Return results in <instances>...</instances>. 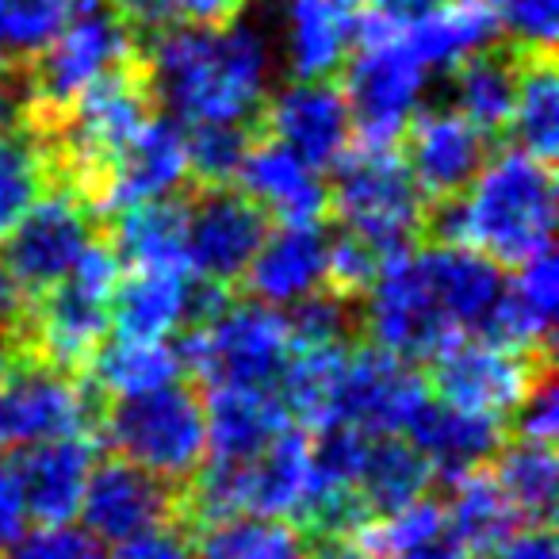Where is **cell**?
Segmentation results:
<instances>
[{
  "instance_id": "cell-42",
  "label": "cell",
  "mask_w": 559,
  "mask_h": 559,
  "mask_svg": "<svg viewBox=\"0 0 559 559\" xmlns=\"http://www.w3.org/2000/svg\"><path fill=\"white\" fill-rule=\"evenodd\" d=\"M556 368L536 376V383L525 391V399L518 403V411L510 414V437L521 441H540L556 444L559 429V395H556Z\"/></svg>"
},
{
  "instance_id": "cell-8",
  "label": "cell",
  "mask_w": 559,
  "mask_h": 559,
  "mask_svg": "<svg viewBox=\"0 0 559 559\" xmlns=\"http://www.w3.org/2000/svg\"><path fill=\"white\" fill-rule=\"evenodd\" d=\"M360 334L403 365H429L437 353L460 342V330L444 319L421 276L418 253H399L383 261L380 280L360 304Z\"/></svg>"
},
{
  "instance_id": "cell-15",
  "label": "cell",
  "mask_w": 559,
  "mask_h": 559,
  "mask_svg": "<svg viewBox=\"0 0 559 559\" xmlns=\"http://www.w3.org/2000/svg\"><path fill=\"white\" fill-rule=\"evenodd\" d=\"M257 127L264 139L280 142L311 169H330L353 142V116L334 78L292 81L272 100L261 104Z\"/></svg>"
},
{
  "instance_id": "cell-40",
  "label": "cell",
  "mask_w": 559,
  "mask_h": 559,
  "mask_svg": "<svg viewBox=\"0 0 559 559\" xmlns=\"http://www.w3.org/2000/svg\"><path fill=\"white\" fill-rule=\"evenodd\" d=\"M388 257L365 241L360 234L345 230L334 241H326V269H322V288L334 292L353 304H365V296L372 292V284L380 280V269Z\"/></svg>"
},
{
  "instance_id": "cell-27",
  "label": "cell",
  "mask_w": 559,
  "mask_h": 559,
  "mask_svg": "<svg viewBox=\"0 0 559 559\" xmlns=\"http://www.w3.org/2000/svg\"><path fill=\"white\" fill-rule=\"evenodd\" d=\"M188 269H131L111 299V326L123 342H165L185 322Z\"/></svg>"
},
{
  "instance_id": "cell-34",
  "label": "cell",
  "mask_w": 559,
  "mask_h": 559,
  "mask_svg": "<svg viewBox=\"0 0 559 559\" xmlns=\"http://www.w3.org/2000/svg\"><path fill=\"white\" fill-rule=\"evenodd\" d=\"M449 521L460 540H464V548L472 551V559L487 556L490 548H498L521 525L513 506L506 502L498 479L490 475V464L472 467L460 479H452Z\"/></svg>"
},
{
  "instance_id": "cell-46",
  "label": "cell",
  "mask_w": 559,
  "mask_h": 559,
  "mask_svg": "<svg viewBox=\"0 0 559 559\" xmlns=\"http://www.w3.org/2000/svg\"><path fill=\"white\" fill-rule=\"evenodd\" d=\"M108 4L142 47L162 32H169V27H180L177 0H108Z\"/></svg>"
},
{
  "instance_id": "cell-18",
  "label": "cell",
  "mask_w": 559,
  "mask_h": 559,
  "mask_svg": "<svg viewBox=\"0 0 559 559\" xmlns=\"http://www.w3.org/2000/svg\"><path fill=\"white\" fill-rule=\"evenodd\" d=\"M96 433H70L32 449L16 464L24 506L43 525H70L81 513L88 475L96 467Z\"/></svg>"
},
{
  "instance_id": "cell-4",
  "label": "cell",
  "mask_w": 559,
  "mask_h": 559,
  "mask_svg": "<svg viewBox=\"0 0 559 559\" xmlns=\"http://www.w3.org/2000/svg\"><path fill=\"white\" fill-rule=\"evenodd\" d=\"M326 180L330 223L372 241L383 257L414 253L421 246V211L426 195L418 192L399 146L357 142L337 154Z\"/></svg>"
},
{
  "instance_id": "cell-25",
  "label": "cell",
  "mask_w": 559,
  "mask_h": 559,
  "mask_svg": "<svg viewBox=\"0 0 559 559\" xmlns=\"http://www.w3.org/2000/svg\"><path fill=\"white\" fill-rule=\"evenodd\" d=\"M357 0H288V62L296 81L342 73L353 55Z\"/></svg>"
},
{
  "instance_id": "cell-28",
  "label": "cell",
  "mask_w": 559,
  "mask_h": 559,
  "mask_svg": "<svg viewBox=\"0 0 559 559\" xmlns=\"http://www.w3.org/2000/svg\"><path fill=\"white\" fill-rule=\"evenodd\" d=\"M307 479H311V429L288 426L253 460H246V513L292 518L304 502Z\"/></svg>"
},
{
  "instance_id": "cell-22",
  "label": "cell",
  "mask_w": 559,
  "mask_h": 559,
  "mask_svg": "<svg viewBox=\"0 0 559 559\" xmlns=\"http://www.w3.org/2000/svg\"><path fill=\"white\" fill-rule=\"evenodd\" d=\"M421 276L433 292L437 307L456 330H479L490 307L502 296L506 280L490 257L467 246H421Z\"/></svg>"
},
{
  "instance_id": "cell-5",
  "label": "cell",
  "mask_w": 559,
  "mask_h": 559,
  "mask_svg": "<svg viewBox=\"0 0 559 559\" xmlns=\"http://www.w3.org/2000/svg\"><path fill=\"white\" fill-rule=\"evenodd\" d=\"M96 437L116 456L185 483L207 460V411L200 383H165L142 395L104 399Z\"/></svg>"
},
{
  "instance_id": "cell-16",
  "label": "cell",
  "mask_w": 559,
  "mask_h": 559,
  "mask_svg": "<svg viewBox=\"0 0 559 559\" xmlns=\"http://www.w3.org/2000/svg\"><path fill=\"white\" fill-rule=\"evenodd\" d=\"M490 142L495 139L467 123L460 111H414L406 131L399 134V154L429 203L464 195L490 162Z\"/></svg>"
},
{
  "instance_id": "cell-32",
  "label": "cell",
  "mask_w": 559,
  "mask_h": 559,
  "mask_svg": "<svg viewBox=\"0 0 559 559\" xmlns=\"http://www.w3.org/2000/svg\"><path fill=\"white\" fill-rule=\"evenodd\" d=\"M429 487H433V467L414 444L399 441V437L368 444L357 475V495L372 518H388V513L418 502L429 495Z\"/></svg>"
},
{
  "instance_id": "cell-53",
  "label": "cell",
  "mask_w": 559,
  "mask_h": 559,
  "mask_svg": "<svg viewBox=\"0 0 559 559\" xmlns=\"http://www.w3.org/2000/svg\"><path fill=\"white\" fill-rule=\"evenodd\" d=\"M4 73H9V62H4V55H0V78H4Z\"/></svg>"
},
{
  "instance_id": "cell-20",
  "label": "cell",
  "mask_w": 559,
  "mask_h": 559,
  "mask_svg": "<svg viewBox=\"0 0 559 559\" xmlns=\"http://www.w3.org/2000/svg\"><path fill=\"white\" fill-rule=\"evenodd\" d=\"M326 234L322 226H280L261 241L253 261L241 272V292L257 304H296L322 284L326 269Z\"/></svg>"
},
{
  "instance_id": "cell-12",
  "label": "cell",
  "mask_w": 559,
  "mask_h": 559,
  "mask_svg": "<svg viewBox=\"0 0 559 559\" xmlns=\"http://www.w3.org/2000/svg\"><path fill=\"white\" fill-rule=\"evenodd\" d=\"M264 238L269 215L241 188H185V253L195 276L238 288Z\"/></svg>"
},
{
  "instance_id": "cell-7",
  "label": "cell",
  "mask_w": 559,
  "mask_h": 559,
  "mask_svg": "<svg viewBox=\"0 0 559 559\" xmlns=\"http://www.w3.org/2000/svg\"><path fill=\"white\" fill-rule=\"evenodd\" d=\"M104 399L85 376L20 357L0 383V452L35 449L70 433H96Z\"/></svg>"
},
{
  "instance_id": "cell-45",
  "label": "cell",
  "mask_w": 559,
  "mask_h": 559,
  "mask_svg": "<svg viewBox=\"0 0 559 559\" xmlns=\"http://www.w3.org/2000/svg\"><path fill=\"white\" fill-rule=\"evenodd\" d=\"M111 559H195V533L180 521L157 525L131 540H119Z\"/></svg>"
},
{
  "instance_id": "cell-10",
  "label": "cell",
  "mask_w": 559,
  "mask_h": 559,
  "mask_svg": "<svg viewBox=\"0 0 559 559\" xmlns=\"http://www.w3.org/2000/svg\"><path fill=\"white\" fill-rule=\"evenodd\" d=\"M104 226L108 223L81 195L55 185L9 230L0 264L9 269V276L20 284V292L27 299H35L73 269V261L85 253V246L96 234H104Z\"/></svg>"
},
{
  "instance_id": "cell-51",
  "label": "cell",
  "mask_w": 559,
  "mask_h": 559,
  "mask_svg": "<svg viewBox=\"0 0 559 559\" xmlns=\"http://www.w3.org/2000/svg\"><path fill=\"white\" fill-rule=\"evenodd\" d=\"M20 360V345H16V334H12V326H0V383L9 380L12 365Z\"/></svg>"
},
{
  "instance_id": "cell-6",
  "label": "cell",
  "mask_w": 559,
  "mask_h": 559,
  "mask_svg": "<svg viewBox=\"0 0 559 559\" xmlns=\"http://www.w3.org/2000/svg\"><path fill=\"white\" fill-rule=\"evenodd\" d=\"M173 349L200 388H272L292 357V334L269 304L234 296L207 326L180 330Z\"/></svg>"
},
{
  "instance_id": "cell-35",
  "label": "cell",
  "mask_w": 559,
  "mask_h": 559,
  "mask_svg": "<svg viewBox=\"0 0 559 559\" xmlns=\"http://www.w3.org/2000/svg\"><path fill=\"white\" fill-rule=\"evenodd\" d=\"M307 540L284 518H241L218 521L195 533V559H304Z\"/></svg>"
},
{
  "instance_id": "cell-44",
  "label": "cell",
  "mask_w": 559,
  "mask_h": 559,
  "mask_svg": "<svg viewBox=\"0 0 559 559\" xmlns=\"http://www.w3.org/2000/svg\"><path fill=\"white\" fill-rule=\"evenodd\" d=\"M518 276H513L510 288L518 292L521 299H525L533 311H540L544 319L556 322V304H559V264H556V253L548 249H540V253L533 257V261H525L521 269H513Z\"/></svg>"
},
{
  "instance_id": "cell-24",
  "label": "cell",
  "mask_w": 559,
  "mask_h": 559,
  "mask_svg": "<svg viewBox=\"0 0 559 559\" xmlns=\"http://www.w3.org/2000/svg\"><path fill=\"white\" fill-rule=\"evenodd\" d=\"M525 50L513 43H490V47L467 55L464 62L452 66V96L467 123L479 127L487 139H502L510 131L513 100H518V73Z\"/></svg>"
},
{
  "instance_id": "cell-11",
  "label": "cell",
  "mask_w": 559,
  "mask_h": 559,
  "mask_svg": "<svg viewBox=\"0 0 559 559\" xmlns=\"http://www.w3.org/2000/svg\"><path fill=\"white\" fill-rule=\"evenodd\" d=\"M342 93L349 104L357 142L399 146L411 116L418 111V96L426 85V66L411 50L406 35L388 43L357 47L342 66Z\"/></svg>"
},
{
  "instance_id": "cell-17",
  "label": "cell",
  "mask_w": 559,
  "mask_h": 559,
  "mask_svg": "<svg viewBox=\"0 0 559 559\" xmlns=\"http://www.w3.org/2000/svg\"><path fill=\"white\" fill-rule=\"evenodd\" d=\"M238 185L257 207L280 226H326L330 192L319 169L299 162L272 139H257L238 169Z\"/></svg>"
},
{
  "instance_id": "cell-3",
  "label": "cell",
  "mask_w": 559,
  "mask_h": 559,
  "mask_svg": "<svg viewBox=\"0 0 559 559\" xmlns=\"http://www.w3.org/2000/svg\"><path fill=\"white\" fill-rule=\"evenodd\" d=\"M556 169L525 150H502L464 192V246L498 269H521L551 246Z\"/></svg>"
},
{
  "instance_id": "cell-2",
  "label": "cell",
  "mask_w": 559,
  "mask_h": 559,
  "mask_svg": "<svg viewBox=\"0 0 559 559\" xmlns=\"http://www.w3.org/2000/svg\"><path fill=\"white\" fill-rule=\"evenodd\" d=\"M119 280H123V261L104 226V234L88 241L73 269L43 296L27 299L24 314L12 322L20 357L55 365L70 376H85L96 349L108 342L111 299Z\"/></svg>"
},
{
  "instance_id": "cell-43",
  "label": "cell",
  "mask_w": 559,
  "mask_h": 559,
  "mask_svg": "<svg viewBox=\"0 0 559 559\" xmlns=\"http://www.w3.org/2000/svg\"><path fill=\"white\" fill-rule=\"evenodd\" d=\"M9 559H104V548L88 528L73 525H43L12 544Z\"/></svg>"
},
{
  "instance_id": "cell-52",
  "label": "cell",
  "mask_w": 559,
  "mask_h": 559,
  "mask_svg": "<svg viewBox=\"0 0 559 559\" xmlns=\"http://www.w3.org/2000/svg\"><path fill=\"white\" fill-rule=\"evenodd\" d=\"M304 559H365V556L345 540H326V544H314L311 556H304Z\"/></svg>"
},
{
  "instance_id": "cell-36",
  "label": "cell",
  "mask_w": 559,
  "mask_h": 559,
  "mask_svg": "<svg viewBox=\"0 0 559 559\" xmlns=\"http://www.w3.org/2000/svg\"><path fill=\"white\" fill-rule=\"evenodd\" d=\"M50 188V165L43 146L24 131L0 134V241L32 211V203Z\"/></svg>"
},
{
  "instance_id": "cell-31",
  "label": "cell",
  "mask_w": 559,
  "mask_h": 559,
  "mask_svg": "<svg viewBox=\"0 0 559 559\" xmlns=\"http://www.w3.org/2000/svg\"><path fill=\"white\" fill-rule=\"evenodd\" d=\"M510 131L518 150L556 165L559 150V73L556 50H525L518 73V100H513Z\"/></svg>"
},
{
  "instance_id": "cell-21",
  "label": "cell",
  "mask_w": 559,
  "mask_h": 559,
  "mask_svg": "<svg viewBox=\"0 0 559 559\" xmlns=\"http://www.w3.org/2000/svg\"><path fill=\"white\" fill-rule=\"evenodd\" d=\"M411 444L429 460L433 475L441 479H460L472 467H483L495 460V452L506 444V429L495 418H479V414L456 411L444 403H426L411 418Z\"/></svg>"
},
{
  "instance_id": "cell-49",
  "label": "cell",
  "mask_w": 559,
  "mask_h": 559,
  "mask_svg": "<svg viewBox=\"0 0 559 559\" xmlns=\"http://www.w3.org/2000/svg\"><path fill=\"white\" fill-rule=\"evenodd\" d=\"M479 559H559L556 556V533L551 525H528L525 533L506 536L498 548H490Z\"/></svg>"
},
{
  "instance_id": "cell-19",
  "label": "cell",
  "mask_w": 559,
  "mask_h": 559,
  "mask_svg": "<svg viewBox=\"0 0 559 559\" xmlns=\"http://www.w3.org/2000/svg\"><path fill=\"white\" fill-rule=\"evenodd\" d=\"M188 188V146L185 127L173 116H154L119 154L111 169V192H108V218L116 211L131 207L142 200L173 195Z\"/></svg>"
},
{
  "instance_id": "cell-14",
  "label": "cell",
  "mask_w": 559,
  "mask_h": 559,
  "mask_svg": "<svg viewBox=\"0 0 559 559\" xmlns=\"http://www.w3.org/2000/svg\"><path fill=\"white\" fill-rule=\"evenodd\" d=\"M81 518L96 540H131L157 525H185V483L162 479L123 456H111L93 467Z\"/></svg>"
},
{
  "instance_id": "cell-50",
  "label": "cell",
  "mask_w": 559,
  "mask_h": 559,
  "mask_svg": "<svg viewBox=\"0 0 559 559\" xmlns=\"http://www.w3.org/2000/svg\"><path fill=\"white\" fill-rule=\"evenodd\" d=\"M27 307V296L20 292V284L9 276V269L0 264V326H12V322L24 314Z\"/></svg>"
},
{
  "instance_id": "cell-48",
  "label": "cell",
  "mask_w": 559,
  "mask_h": 559,
  "mask_svg": "<svg viewBox=\"0 0 559 559\" xmlns=\"http://www.w3.org/2000/svg\"><path fill=\"white\" fill-rule=\"evenodd\" d=\"M246 9H249V0H177V20L188 27L223 32V27L238 24V16Z\"/></svg>"
},
{
  "instance_id": "cell-13",
  "label": "cell",
  "mask_w": 559,
  "mask_h": 559,
  "mask_svg": "<svg viewBox=\"0 0 559 559\" xmlns=\"http://www.w3.org/2000/svg\"><path fill=\"white\" fill-rule=\"evenodd\" d=\"M426 399V380L414 372V365H403L372 342H357L345 360L326 426H353L368 437H395L411 426Z\"/></svg>"
},
{
  "instance_id": "cell-37",
  "label": "cell",
  "mask_w": 559,
  "mask_h": 559,
  "mask_svg": "<svg viewBox=\"0 0 559 559\" xmlns=\"http://www.w3.org/2000/svg\"><path fill=\"white\" fill-rule=\"evenodd\" d=\"M257 139H261L257 119H249V123H192V131H185L188 188L234 185Z\"/></svg>"
},
{
  "instance_id": "cell-39",
  "label": "cell",
  "mask_w": 559,
  "mask_h": 559,
  "mask_svg": "<svg viewBox=\"0 0 559 559\" xmlns=\"http://www.w3.org/2000/svg\"><path fill=\"white\" fill-rule=\"evenodd\" d=\"M284 319H288L292 349L365 342V334H360V304L334 296L322 284L314 292H307L304 299H296L292 314H284Z\"/></svg>"
},
{
  "instance_id": "cell-33",
  "label": "cell",
  "mask_w": 559,
  "mask_h": 559,
  "mask_svg": "<svg viewBox=\"0 0 559 559\" xmlns=\"http://www.w3.org/2000/svg\"><path fill=\"white\" fill-rule=\"evenodd\" d=\"M180 376V357L165 342H104L88 365L85 380L100 399L142 395V391L165 388Z\"/></svg>"
},
{
  "instance_id": "cell-26",
  "label": "cell",
  "mask_w": 559,
  "mask_h": 559,
  "mask_svg": "<svg viewBox=\"0 0 559 559\" xmlns=\"http://www.w3.org/2000/svg\"><path fill=\"white\" fill-rule=\"evenodd\" d=\"M108 238L131 269H188L185 192L142 200L108 218ZM192 272V269H188Z\"/></svg>"
},
{
  "instance_id": "cell-23",
  "label": "cell",
  "mask_w": 559,
  "mask_h": 559,
  "mask_svg": "<svg viewBox=\"0 0 559 559\" xmlns=\"http://www.w3.org/2000/svg\"><path fill=\"white\" fill-rule=\"evenodd\" d=\"M203 411L211 460H253L292 426L288 406L272 388H207Z\"/></svg>"
},
{
  "instance_id": "cell-29",
  "label": "cell",
  "mask_w": 559,
  "mask_h": 559,
  "mask_svg": "<svg viewBox=\"0 0 559 559\" xmlns=\"http://www.w3.org/2000/svg\"><path fill=\"white\" fill-rule=\"evenodd\" d=\"M498 39V20L487 0H441L429 16L406 27V43L421 66H456Z\"/></svg>"
},
{
  "instance_id": "cell-1",
  "label": "cell",
  "mask_w": 559,
  "mask_h": 559,
  "mask_svg": "<svg viewBox=\"0 0 559 559\" xmlns=\"http://www.w3.org/2000/svg\"><path fill=\"white\" fill-rule=\"evenodd\" d=\"M154 104L185 123H249L264 104L269 47L253 27H169L146 43Z\"/></svg>"
},
{
  "instance_id": "cell-30",
  "label": "cell",
  "mask_w": 559,
  "mask_h": 559,
  "mask_svg": "<svg viewBox=\"0 0 559 559\" xmlns=\"http://www.w3.org/2000/svg\"><path fill=\"white\" fill-rule=\"evenodd\" d=\"M490 475L498 479V487H502L506 502L513 506L518 521L551 525V518H556V483H559V464L551 444L506 437V444L490 460Z\"/></svg>"
},
{
  "instance_id": "cell-47",
  "label": "cell",
  "mask_w": 559,
  "mask_h": 559,
  "mask_svg": "<svg viewBox=\"0 0 559 559\" xmlns=\"http://www.w3.org/2000/svg\"><path fill=\"white\" fill-rule=\"evenodd\" d=\"M24 518H27V506H24V490H20V472L0 452V559L24 536Z\"/></svg>"
},
{
  "instance_id": "cell-41",
  "label": "cell",
  "mask_w": 559,
  "mask_h": 559,
  "mask_svg": "<svg viewBox=\"0 0 559 559\" xmlns=\"http://www.w3.org/2000/svg\"><path fill=\"white\" fill-rule=\"evenodd\" d=\"M506 43L521 50H556L559 0H487Z\"/></svg>"
},
{
  "instance_id": "cell-9",
  "label": "cell",
  "mask_w": 559,
  "mask_h": 559,
  "mask_svg": "<svg viewBox=\"0 0 559 559\" xmlns=\"http://www.w3.org/2000/svg\"><path fill=\"white\" fill-rule=\"evenodd\" d=\"M548 368H556L551 353H518L490 342H452L426 365V380L437 403L506 421L536 383V376Z\"/></svg>"
},
{
  "instance_id": "cell-38",
  "label": "cell",
  "mask_w": 559,
  "mask_h": 559,
  "mask_svg": "<svg viewBox=\"0 0 559 559\" xmlns=\"http://www.w3.org/2000/svg\"><path fill=\"white\" fill-rule=\"evenodd\" d=\"M81 0H0V55L9 66H20L47 50Z\"/></svg>"
}]
</instances>
